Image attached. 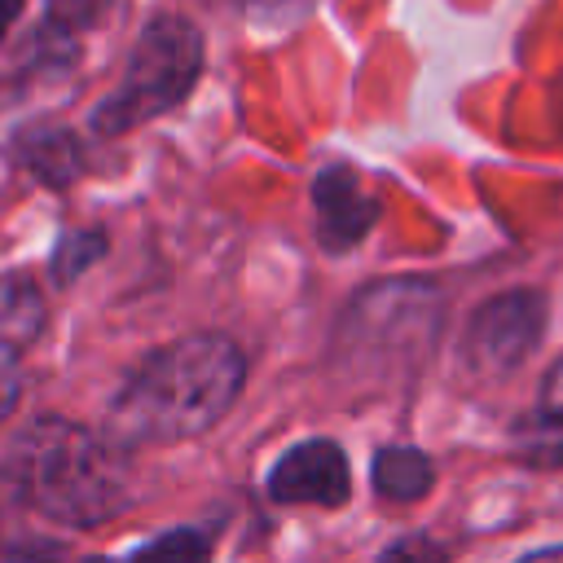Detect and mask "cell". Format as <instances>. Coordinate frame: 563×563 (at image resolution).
<instances>
[{
  "label": "cell",
  "mask_w": 563,
  "mask_h": 563,
  "mask_svg": "<svg viewBox=\"0 0 563 563\" xmlns=\"http://www.w3.org/2000/svg\"><path fill=\"white\" fill-rule=\"evenodd\" d=\"M347 484H352L347 457L330 440H308L290 449L268 475V493L277 501H312V506H339L347 497Z\"/></svg>",
  "instance_id": "4"
},
{
  "label": "cell",
  "mask_w": 563,
  "mask_h": 563,
  "mask_svg": "<svg viewBox=\"0 0 563 563\" xmlns=\"http://www.w3.org/2000/svg\"><path fill=\"white\" fill-rule=\"evenodd\" d=\"M44 330V299L22 277H0V365H18L31 339Z\"/></svg>",
  "instance_id": "7"
},
{
  "label": "cell",
  "mask_w": 563,
  "mask_h": 563,
  "mask_svg": "<svg viewBox=\"0 0 563 563\" xmlns=\"http://www.w3.org/2000/svg\"><path fill=\"white\" fill-rule=\"evenodd\" d=\"M541 299L537 295H501L488 308H479L475 330H471V347L484 365H515L532 352V343L541 339Z\"/></svg>",
  "instance_id": "5"
},
{
  "label": "cell",
  "mask_w": 563,
  "mask_h": 563,
  "mask_svg": "<svg viewBox=\"0 0 563 563\" xmlns=\"http://www.w3.org/2000/svg\"><path fill=\"white\" fill-rule=\"evenodd\" d=\"M202 66V40L180 18H158L136 40V53L128 62L123 84L101 101L97 132H128L163 110H172L198 79Z\"/></svg>",
  "instance_id": "3"
},
{
  "label": "cell",
  "mask_w": 563,
  "mask_h": 563,
  "mask_svg": "<svg viewBox=\"0 0 563 563\" xmlns=\"http://www.w3.org/2000/svg\"><path fill=\"white\" fill-rule=\"evenodd\" d=\"M22 13V0H0V35L9 31V22Z\"/></svg>",
  "instance_id": "12"
},
{
  "label": "cell",
  "mask_w": 563,
  "mask_h": 563,
  "mask_svg": "<svg viewBox=\"0 0 563 563\" xmlns=\"http://www.w3.org/2000/svg\"><path fill=\"white\" fill-rule=\"evenodd\" d=\"M242 387V352L220 334L158 347L119 391L114 427L123 440H185L207 431Z\"/></svg>",
  "instance_id": "1"
},
{
  "label": "cell",
  "mask_w": 563,
  "mask_h": 563,
  "mask_svg": "<svg viewBox=\"0 0 563 563\" xmlns=\"http://www.w3.org/2000/svg\"><path fill=\"white\" fill-rule=\"evenodd\" d=\"M141 554H154V559H167V554L198 559V554H207V541H202L194 528H180V532H172V537H163V541H150Z\"/></svg>",
  "instance_id": "9"
},
{
  "label": "cell",
  "mask_w": 563,
  "mask_h": 563,
  "mask_svg": "<svg viewBox=\"0 0 563 563\" xmlns=\"http://www.w3.org/2000/svg\"><path fill=\"white\" fill-rule=\"evenodd\" d=\"M18 405V365H0V422Z\"/></svg>",
  "instance_id": "10"
},
{
  "label": "cell",
  "mask_w": 563,
  "mask_h": 563,
  "mask_svg": "<svg viewBox=\"0 0 563 563\" xmlns=\"http://www.w3.org/2000/svg\"><path fill=\"white\" fill-rule=\"evenodd\" d=\"M13 475L35 510L66 523H97L114 515L128 493L119 453L101 435L57 418H44L22 435L13 449Z\"/></svg>",
  "instance_id": "2"
},
{
  "label": "cell",
  "mask_w": 563,
  "mask_h": 563,
  "mask_svg": "<svg viewBox=\"0 0 563 563\" xmlns=\"http://www.w3.org/2000/svg\"><path fill=\"white\" fill-rule=\"evenodd\" d=\"M435 471L418 449H383L374 462V488L391 501H413L431 488Z\"/></svg>",
  "instance_id": "8"
},
{
  "label": "cell",
  "mask_w": 563,
  "mask_h": 563,
  "mask_svg": "<svg viewBox=\"0 0 563 563\" xmlns=\"http://www.w3.org/2000/svg\"><path fill=\"white\" fill-rule=\"evenodd\" d=\"M550 409L563 418V365L554 369V378H550Z\"/></svg>",
  "instance_id": "11"
},
{
  "label": "cell",
  "mask_w": 563,
  "mask_h": 563,
  "mask_svg": "<svg viewBox=\"0 0 563 563\" xmlns=\"http://www.w3.org/2000/svg\"><path fill=\"white\" fill-rule=\"evenodd\" d=\"M317 224H321V242L330 251H343L374 224V202L356 189L347 172H325L317 180Z\"/></svg>",
  "instance_id": "6"
}]
</instances>
